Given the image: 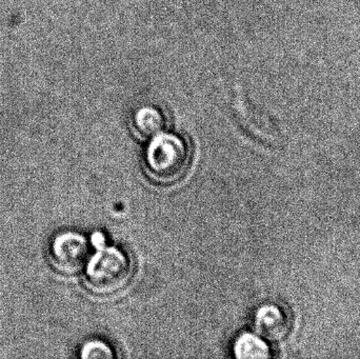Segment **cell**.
<instances>
[{
	"mask_svg": "<svg viewBox=\"0 0 360 359\" xmlns=\"http://www.w3.org/2000/svg\"><path fill=\"white\" fill-rule=\"evenodd\" d=\"M192 159V145L188 139L166 132L148 145L143 153V170L158 185H174L186 176Z\"/></svg>",
	"mask_w": 360,
	"mask_h": 359,
	"instance_id": "obj_1",
	"label": "cell"
},
{
	"mask_svg": "<svg viewBox=\"0 0 360 359\" xmlns=\"http://www.w3.org/2000/svg\"><path fill=\"white\" fill-rule=\"evenodd\" d=\"M134 269L132 256L126 250L103 247L86 263L84 282L95 294H114L128 286Z\"/></svg>",
	"mask_w": 360,
	"mask_h": 359,
	"instance_id": "obj_2",
	"label": "cell"
},
{
	"mask_svg": "<svg viewBox=\"0 0 360 359\" xmlns=\"http://www.w3.org/2000/svg\"><path fill=\"white\" fill-rule=\"evenodd\" d=\"M89 256L88 240L78 232H61L51 242V263L61 273L75 274L82 271L88 263Z\"/></svg>",
	"mask_w": 360,
	"mask_h": 359,
	"instance_id": "obj_3",
	"label": "cell"
},
{
	"mask_svg": "<svg viewBox=\"0 0 360 359\" xmlns=\"http://www.w3.org/2000/svg\"><path fill=\"white\" fill-rule=\"evenodd\" d=\"M253 326L256 334L266 341L278 343L291 332V316L278 303H262L254 313Z\"/></svg>",
	"mask_w": 360,
	"mask_h": 359,
	"instance_id": "obj_4",
	"label": "cell"
},
{
	"mask_svg": "<svg viewBox=\"0 0 360 359\" xmlns=\"http://www.w3.org/2000/svg\"><path fill=\"white\" fill-rule=\"evenodd\" d=\"M130 124L133 132L139 139L151 141L168 131L170 117L162 107L146 105L135 110Z\"/></svg>",
	"mask_w": 360,
	"mask_h": 359,
	"instance_id": "obj_5",
	"label": "cell"
},
{
	"mask_svg": "<svg viewBox=\"0 0 360 359\" xmlns=\"http://www.w3.org/2000/svg\"><path fill=\"white\" fill-rule=\"evenodd\" d=\"M236 358H268L270 349L266 341L258 334L245 332L239 335L233 346Z\"/></svg>",
	"mask_w": 360,
	"mask_h": 359,
	"instance_id": "obj_6",
	"label": "cell"
},
{
	"mask_svg": "<svg viewBox=\"0 0 360 359\" xmlns=\"http://www.w3.org/2000/svg\"><path fill=\"white\" fill-rule=\"evenodd\" d=\"M82 358H116L113 348L101 339L86 341L82 348Z\"/></svg>",
	"mask_w": 360,
	"mask_h": 359,
	"instance_id": "obj_7",
	"label": "cell"
},
{
	"mask_svg": "<svg viewBox=\"0 0 360 359\" xmlns=\"http://www.w3.org/2000/svg\"><path fill=\"white\" fill-rule=\"evenodd\" d=\"M105 236H103V234L99 233V232H97V233H95L94 235L92 236L93 244L96 247L97 250L105 247Z\"/></svg>",
	"mask_w": 360,
	"mask_h": 359,
	"instance_id": "obj_8",
	"label": "cell"
}]
</instances>
